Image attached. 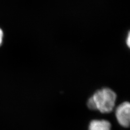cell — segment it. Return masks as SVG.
Wrapping results in <instances>:
<instances>
[{"instance_id":"6da1fadb","label":"cell","mask_w":130,"mask_h":130,"mask_svg":"<svg viewBox=\"0 0 130 130\" xmlns=\"http://www.w3.org/2000/svg\"><path fill=\"white\" fill-rule=\"evenodd\" d=\"M117 95L112 89L105 88L97 91L87 101L88 107L91 109L106 113L111 112L115 107Z\"/></svg>"},{"instance_id":"7a4b0ae2","label":"cell","mask_w":130,"mask_h":130,"mask_svg":"<svg viewBox=\"0 0 130 130\" xmlns=\"http://www.w3.org/2000/svg\"><path fill=\"white\" fill-rule=\"evenodd\" d=\"M116 116L119 124L124 127H127L130 121V105L124 102L118 106L116 111Z\"/></svg>"},{"instance_id":"3957f363","label":"cell","mask_w":130,"mask_h":130,"mask_svg":"<svg viewBox=\"0 0 130 130\" xmlns=\"http://www.w3.org/2000/svg\"><path fill=\"white\" fill-rule=\"evenodd\" d=\"M88 130H111V125L107 120H92L89 125Z\"/></svg>"},{"instance_id":"277c9868","label":"cell","mask_w":130,"mask_h":130,"mask_svg":"<svg viewBox=\"0 0 130 130\" xmlns=\"http://www.w3.org/2000/svg\"><path fill=\"white\" fill-rule=\"evenodd\" d=\"M3 39V32L2 30L0 28V46L2 45Z\"/></svg>"},{"instance_id":"5b68a950","label":"cell","mask_w":130,"mask_h":130,"mask_svg":"<svg viewBox=\"0 0 130 130\" xmlns=\"http://www.w3.org/2000/svg\"><path fill=\"white\" fill-rule=\"evenodd\" d=\"M129 40H130V39H129V34H128V37H127V44L128 45V47H129Z\"/></svg>"}]
</instances>
